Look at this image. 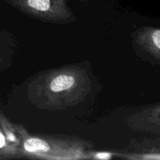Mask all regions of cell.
<instances>
[{"instance_id":"cell-5","label":"cell","mask_w":160,"mask_h":160,"mask_svg":"<svg viewBox=\"0 0 160 160\" xmlns=\"http://www.w3.org/2000/svg\"><path fill=\"white\" fill-rule=\"evenodd\" d=\"M97 157L100 159H109L111 157V155H109V153H99L97 155Z\"/></svg>"},{"instance_id":"cell-3","label":"cell","mask_w":160,"mask_h":160,"mask_svg":"<svg viewBox=\"0 0 160 160\" xmlns=\"http://www.w3.org/2000/svg\"><path fill=\"white\" fill-rule=\"evenodd\" d=\"M28 3L29 6L40 11L48 10L50 7V0H28Z\"/></svg>"},{"instance_id":"cell-6","label":"cell","mask_w":160,"mask_h":160,"mask_svg":"<svg viewBox=\"0 0 160 160\" xmlns=\"http://www.w3.org/2000/svg\"><path fill=\"white\" fill-rule=\"evenodd\" d=\"M5 145V138L2 135L1 132H0V148H2V146H4Z\"/></svg>"},{"instance_id":"cell-4","label":"cell","mask_w":160,"mask_h":160,"mask_svg":"<svg viewBox=\"0 0 160 160\" xmlns=\"http://www.w3.org/2000/svg\"><path fill=\"white\" fill-rule=\"evenodd\" d=\"M152 40L158 48H160V31L156 30L152 35Z\"/></svg>"},{"instance_id":"cell-2","label":"cell","mask_w":160,"mask_h":160,"mask_svg":"<svg viewBox=\"0 0 160 160\" xmlns=\"http://www.w3.org/2000/svg\"><path fill=\"white\" fill-rule=\"evenodd\" d=\"M24 148L28 152H47L50 149L49 145L43 140L38 138H31L26 141L24 143Z\"/></svg>"},{"instance_id":"cell-1","label":"cell","mask_w":160,"mask_h":160,"mask_svg":"<svg viewBox=\"0 0 160 160\" xmlns=\"http://www.w3.org/2000/svg\"><path fill=\"white\" fill-rule=\"evenodd\" d=\"M74 84V78L67 75H59L52 80L50 84L52 91L55 92L67 90Z\"/></svg>"}]
</instances>
